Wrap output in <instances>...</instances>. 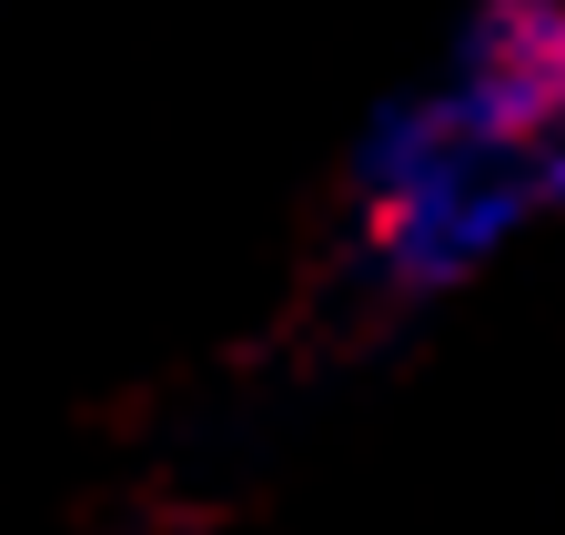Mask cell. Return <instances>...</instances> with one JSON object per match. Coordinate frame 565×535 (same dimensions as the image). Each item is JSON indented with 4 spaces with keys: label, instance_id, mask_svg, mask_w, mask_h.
<instances>
[{
    "label": "cell",
    "instance_id": "1",
    "mask_svg": "<svg viewBox=\"0 0 565 535\" xmlns=\"http://www.w3.org/2000/svg\"><path fill=\"white\" fill-rule=\"evenodd\" d=\"M555 111H565V11H505V21L484 31V72H475L465 121L535 131Z\"/></svg>",
    "mask_w": 565,
    "mask_h": 535
}]
</instances>
